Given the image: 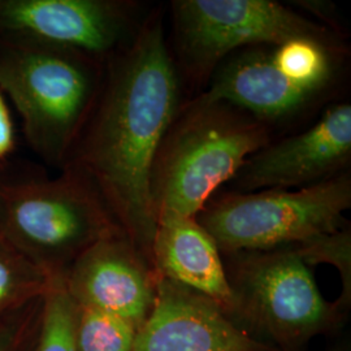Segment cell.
<instances>
[{
	"instance_id": "13",
	"label": "cell",
	"mask_w": 351,
	"mask_h": 351,
	"mask_svg": "<svg viewBox=\"0 0 351 351\" xmlns=\"http://www.w3.org/2000/svg\"><path fill=\"white\" fill-rule=\"evenodd\" d=\"M151 262L160 277L217 302L226 314L233 302L220 250L197 217L171 219L156 226Z\"/></svg>"
},
{
	"instance_id": "19",
	"label": "cell",
	"mask_w": 351,
	"mask_h": 351,
	"mask_svg": "<svg viewBox=\"0 0 351 351\" xmlns=\"http://www.w3.org/2000/svg\"><path fill=\"white\" fill-rule=\"evenodd\" d=\"M30 317L24 323H14L0 329V351H24L25 350L27 333L30 329L27 323Z\"/></svg>"
},
{
	"instance_id": "2",
	"label": "cell",
	"mask_w": 351,
	"mask_h": 351,
	"mask_svg": "<svg viewBox=\"0 0 351 351\" xmlns=\"http://www.w3.org/2000/svg\"><path fill=\"white\" fill-rule=\"evenodd\" d=\"M271 141V128L229 103L201 97L182 103L151 169L156 224L197 217L215 191Z\"/></svg>"
},
{
	"instance_id": "18",
	"label": "cell",
	"mask_w": 351,
	"mask_h": 351,
	"mask_svg": "<svg viewBox=\"0 0 351 351\" xmlns=\"http://www.w3.org/2000/svg\"><path fill=\"white\" fill-rule=\"evenodd\" d=\"M349 229L342 228L332 234L313 239L295 247L303 262L310 265L329 263L337 267L343 282V294L341 301L350 300L351 290V243Z\"/></svg>"
},
{
	"instance_id": "12",
	"label": "cell",
	"mask_w": 351,
	"mask_h": 351,
	"mask_svg": "<svg viewBox=\"0 0 351 351\" xmlns=\"http://www.w3.org/2000/svg\"><path fill=\"white\" fill-rule=\"evenodd\" d=\"M323 93L290 81L272 62L271 50L254 47L219 68L199 97L229 103L271 128L310 110Z\"/></svg>"
},
{
	"instance_id": "4",
	"label": "cell",
	"mask_w": 351,
	"mask_h": 351,
	"mask_svg": "<svg viewBox=\"0 0 351 351\" xmlns=\"http://www.w3.org/2000/svg\"><path fill=\"white\" fill-rule=\"evenodd\" d=\"M0 232L51 275L91 245L125 234L97 191L69 169L52 180L0 181Z\"/></svg>"
},
{
	"instance_id": "11",
	"label": "cell",
	"mask_w": 351,
	"mask_h": 351,
	"mask_svg": "<svg viewBox=\"0 0 351 351\" xmlns=\"http://www.w3.org/2000/svg\"><path fill=\"white\" fill-rule=\"evenodd\" d=\"M133 351H274L252 339L211 298L159 276Z\"/></svg>"
},
{
	"instance_id": "10",
	"label": "cell",
	"mask_w": 351,
	"mask_h": 351,
	"mask_svg": "<svg viewBox=\"0 0 351 351\" xmlns=\"http://www.w3.org/2000/svg\"><path fill=\"white\" fill-rule=\"evenodd\" d=\"M64 280L77 306L114 315L139 329L152 308L159 275L125 234H116L84 251Z\"/></svg>"
},
{
	"instance_id": "21",
	"label": "cell",
	"mask_w": 351,
	"mask_h": 351,
	"mask_svg": "<svg viewBox=\"0 0 351 351\" xmlns=\"http://www.w3.org/2000/svg\"><path fill=\"white\" fill-rule=\"evenodd\" d=\"M300 7L307 10L308 12L314 13L315 16L320 17L326 21V27L336 29L339 26V20L335 12V7L329 5L326 1H300Z\"/></svg>"
},
{
	"instance_id": "6",
	"label": "cell",
	"mask_w": 351,
	"mask_h": 351,
	"mask_svg": "<svg viewBox=\"0 0 351 351\" xmlns=\"http://www.w3.org/2000/svg\"><path fill=\"white\" fill-rule=\"evenodd\" d=\"M172 14L178 59L197 84H206L221 60L242 47L310 38L342 50L330 29L274 0H176Z\"/></svg>"
},
{
	"instance_id": "5",
	"label": "cell",
	"mask_w": 351,
	"mask_h": 351,
	"mask_svg": "<svg viewBox=\"0 0 351 351\" xmlns=\"http://www.w3.org/2000/svg\"><path fill=\"white\" fill-rule=\"evenodd\" d=\"M349 171L295 190L230 191L207 202L197 220L226 254L303 245L345 228Z\"/></svg>"
},
{
	"instance_id": "16",
	"label": "cell",
	"mask_w": 351,
	"mask_h": 351,
	"mask_svg": "<svg viewBox=\"0 0 351 351\" xmlns=\"http://www.w3.org/2000/svg\"><path fill=\"white\" fill-rule=\"evenodd\" d=\"M40 330L36 351H77V304L72 300L64 275H55L42 297Z\"/></svg>"
},
{
	"instance_id": "1",
	"label": "cell",
	"mask_w": 351,
	"mask_h": 351,
	"mask_svg": "<svg viewBox=\"0 0 351 351\" xmlns=\"http://www.w3.org/2000/svg\"><path fill=\"white\" fill-rule=\"evenodd\" d=\"M181 106L178 65L168 47L163 16L154 12L106 64L94 110L63 167L97 191L150 262L158 226L151 169Z\"/></svg>"
},
{
	"instance_id": "17",
	"label": "cell",
	"mask_w": 351,
	"mask_h": 351,
	"mask_svg": "<svg viewBox=\"0 0 351 351\" xmlns=\"http://www.w3.org/2000/svg\"><path fill=\"white\" fill-rule=\"evenodd\" d=\"M137 332L121 317L77 306V351H133Z\"/></svg>"
},
{
	"instance_id": "3",
	"label": "cell",
	"mask_w": 351,
	"mask_h": 351,
	"mask_svg": "<svg viewBox=\"0 0 351 351\" xmlns=\"http://www.w3.org/2000/svg\"><path fill=\"white\" fill-rule=\"evenodd\" d=\"M104 68L78 52L0 37V91L46 163L68 160L98 99Z\"/></svg>"
},
{
	"instance_id": "14",
	"label": "cell",
	"mask_w": 351,
	"mask_h": 351,
	"mask_svg": "<svg viewBox=\"0 0 351 351\" xmlns=\"http://www.w3.org/2000/svg\"><path fill=\"white\" fill-rule=\"evenodd\" d=\"M53 276L0 232V319L42 300Z\"/></svg>"
},
{
	"instance_id": "20",
	"label": "cell",
	"mask_w": 351,
	"mask_h": 351,
	"mask_svg": "<svg viewBox=\"0 0 351 351\" xmlns=\"http://www.w3.org/2000/svg\"><path fill=\"white\" fill-rule=\"evenodd\" d=\"M14 147V130L7 103L0 91V159L11 154Z\"/></svg>"
},
{
	"instance_id": "7",
	"label": "cell",
	"mask_w": 351,
	"mask_h": 351,
	"mask_svg": "<svg viewBox=\"0 0 351 351\" xmlns=\"http://www.w3.org/2000/svg\"><path fill=\"white\" fill-rule=\"evenodd\" d=\"M233 294L228 315H237L272 339L281 351H302L335 319L310 267L295 247L229 254Z\"/></svg>"
},
{
	"instance_id": "15",
	"label": "cell",
	"mask_w": 351,
	"mask_h": 351,
	"mask_svg": "<svg viewBox=\"0 0 351 351\" xmlns=\"http://www.w3.org/2000/svg\"><path fill=\"white\" fill-rule=\"evenodd\" d=\"M342 50L310 38H293L271 50L272 62L290 81L326 91Z\"/></svg>"
},
{
	"instance_id": "8",
	"label": "cell",
	"mask_w": 351,
	"mask_h": 351,
	"mask_svg": "<svg viewBox=\"0 0 351 351\" xmlns=\"http://www.w3.org/2000/svg\"><path fill=\"white\" fill-rule=\"evenodd\" d=\"M136 10V3L120 0H0V37L107 64L138 32Z\"/></svg>"
},
{
	"instance_id": "9",
	"label": "cell",
	"mask_w": 351,
	"mask_h": 351,
	"mask_svg": "<svg viewBox=\"0 0 351 351\" xmlns=\"http://www.w3.org/2000/svg\"><path fill=\"white\" fill-rule=\"evenodd\" d=\"M351 106L328 107L314 125L252 154L233 177L239 193L268 189H302L349 171Z\"/></svg>"
}]
</instances>
